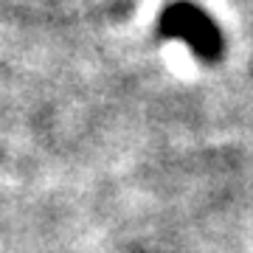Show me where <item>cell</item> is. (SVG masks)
Wrapping results in <instances>:
<instances>
[{"label": "cell", "instance_id": "obj_1", "mask_svg": "<svg viewBox=\"0 0 253 253\" xmlns=\"http://www.w3.org/2000/svg\"><path fill=\"white\" fill-rule=\"evenodd\" d=\"M158 31L163 37H169V40H183L203 62H217L222 56V48H225L222 31L217 28V23L200 6L186 3V0L163 9Z\"/></svg>", "mask_w": 253, "mask_h": 253}]
</instances>
